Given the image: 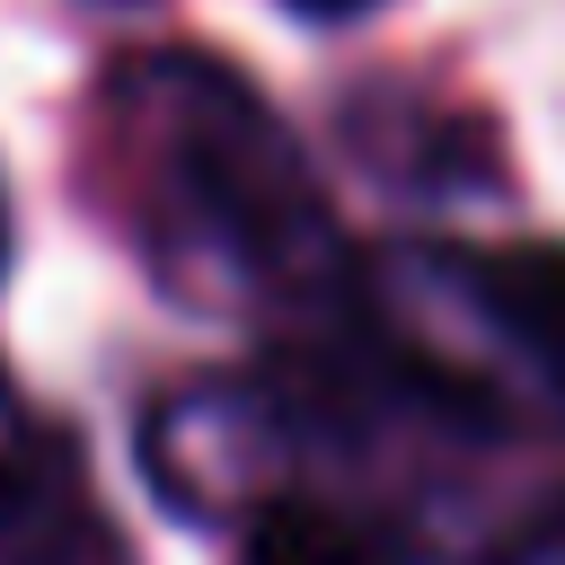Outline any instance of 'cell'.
<instances>
[{
    "instance_id": "1",
    "label": "cell",
    "mask_w": 565,
    "mask_h": 565,
    "mask_svg": "<svg viewBox=\"0 0 565 565\" xmlns=\"http://www.w3.org/2000/svg\"><path fill=\"white\" fill-rule=\"evenodd\" d=\"M168 79V159L177 177L256 247V256H309V238H327V212L291 159V141L274 132V115L256 97H238L212 71H159Z\"/></svg>"
},
{
    "instance_id": "2",
    "label": "cell",
    "mask_w": 565,
    "mask_h": 565,
    "mask_svg": "<svg viewBox=\"0 0 565 565\" xmlns=\"http://www.w3.org/2000/svg\"><path fill=\"white\" fill-rule=\"evenodd\" d=\"M238 565H406V547L362 512H335L318 494H274L247 512Z\"/></svg>"
},
{
    "instance_id": "3",
    "label": "cell",
    "mask_w": 565,
    "mask_h": 565,
    "mask_svg": "<svg viewBox=\"0 0 565 565\" xmlns=\"http://www.w3.org/2000/svg\"><path fill=\"white\" fill-rule=\"evenodd\" d=\"M468 291H477L486 318L512 327L530 353L565 362V238H530V247H486V256H468Z\"/></svg>"
},
{
    "instance_id": "4",
    "label": "cell",
    "mask_w": 565,
    "mask_h": 565,
    "mask_svg": "<svg viewBox=\"0 0 565 565\" xmlns=\"http://www.w3.org/2000/svg\"><path fill=\"white\" fill-rule=\"evenodd\" d=\"M300 18H362V9H380V0H291Z\"/></svg>"
},
{
    "instance_id": "5",
    "label": "cell",
    "mask_w": 565,
    "mask_h": 565,
    "mask_svg": "<svg viewBox=\"0 0 565 565\" xmlns=\"http://www.w3.org/2000/svg\"><path fill=\"white\" fill-rule=\"evenodd\" d=\"M0 265H9V203H0Z\"/></svg>"
}]
</instances>
